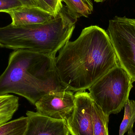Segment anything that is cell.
<instances>
[{
    "instance_id": "8",
    "label": "cell",
    "mask_w": 135,
    "mask_h": 135,
    "mask_svg": "<svg viewBox=\"0 0 135 135\" xmlns=\"http://www.w3.org/2000/svg\"><path fill=\"white\" fill-rule=\"evenodd\" d=\"M28 124L24 135H69L66 121L27 111Z\"/></svg>"
},
{
    "instance_id": "18",
    "label": "cell",
    "mask_w": 135,
    "mask_h": 135,
    "mask_svg": "<svg viewBox=\"0 0 135 135\" xmlns=\"http://www.w3.org/2000/svg\"><path fill=\"white\" fill-rule=\"evenodd\" d=\"M127 135H135V131H133V128L128 132Z\"/></svg>"
},
{
    "instance_id": "19",
    "label": "cell",
    "mask_w": 135,
    "mask_h": 135,
    "mask_svg": "<svg viewBox=\"0 0 135 135\" xmlns=\"http://www.w3.org/2000/svg\"><path fill=\"white\" fill-rule=\"evenodd\" d=\"M94 1L97 2H102L104 1H106V0H94Z\"/></svg>"
},
{
    "instance_id": "20",
    "label": "cell",
    "mask_w": 135,
    "mask_h": 135,
    "mask_svg": "<svg viewBox=\"0 0 135 135\" xmlns=\"http://www.w3.org/2000/svg\"></svg>"
},
{
    "instance_id": "17",
    "label": "cell",
    "mask_w": 135,
    "mask_h": 135,
    "mask_svg": "<svg viewBox=\"0 0 135 135\" xmlns=\"http://www.w3.org/2000/svg\"><path fill=\"white\" fill-rule=\"evenodd\" d=\"M24 6L38 7L43 9L37 0H18Z\"/></svg>"
},
{
    "instance_id": "9",
    "label": "cell",
    "mask_w": 135,
    "mask_h": 135,
    "mask_svg": "<svg viewBox=\"0 0 135 135\" xmlns=\"http://www.w3.org/2000/svg\"><path fill=\"white\" fill-rule=\"evenodd\" d=\"M10 16L13 26L43 23L51 20L56 16L38 7L21 6L4 12Z\"/></svg>"
},
{
    "instance_id": "15",
    "label": "cell",
    "mask_w": 135,
    "mask_h": 135,
    "mask_svg": "<svg viewBox=\"0 0 135 135\" xmlns=\"http://www.w3.org/2000/svg\"><path fill=\"white\" fill-rule=\"evenodd\" d=\"M42 8L44 10L53 13L55 16L57 15L63 5L62 0H37Z\"/></svg>"
},
{
    "instance_id": "1",
    "label": "cell",
    "mask_w": 135,
    "mask_h": 135,
    "mask_svg": "<svg viewBox=\"0 0 135 135\" xmlns=\"http://www.w3.org/2000/svg\"><path fill=\"white\" fill-rule=\"evenodd\" d=\"M59 78L66 89L81 92L119 65L107 32L96 25L85 28L68 41L54 59Z\"/></svg>"
},
{
    "instance_id": "16",
    "label": "cell",
    "mask_w": 135,
    "mask_h": 135,
    "mask_svg": "<svg viewBox=\"0 0 135 135\" xmlns=\"http://www.w3.org/2000/svg\"><path fill=\"white\" fill-rule=\"evenodd\" d=\"M23 6L18 0H0V12H4Z\"/></svg>"
},
{
    "instance_id": "14",
    "label": "cell",
    "mask_w": 135,
    "mask_h": 135,
    "mask_svg": "<svg viewBox=\"0 0 135 135\" xmlns=\"http://www.w3.org/2000/svg\"><path fill=\"white\" fill-rule=\"evenodd\" d=\"M124 115L120 126L119 135H124L133 128L135 123V102L128 99L124 107Z\"/></svg>"
},
{
    "instance_id": "11",
    "label": "cell",
    "mask_w": 135,
    "mask_h": 135,
    "mask_svg": "<svg viewBox=\"0 0 135 135\" xmlns=\"http://www.w3.org/2000/svg\"><path fill=\"white\" fill-rule=\"evenodd\" d=\"M109 117L94 101L93 108L94 135H109Z\"/></svg>"
},
{
    "instance_id": "13",
    "label": "cell",
    "mask_w": 135,
    "mask_h": 135,
    "mask_svg": "<svg viewBox=\"0 0 135 135\" xmlns=\"http://www.w3.org/2000/svg\"><path fill=\"white\" fill-rule=\"evenodd\" d=\"M68 9L77 18L88 17L93 10V6L91 0H62Z\"/></svg>"
},
{
    "instance_id": "12",
    "label": "cell",
    "mask_w": 135,
    "mask_h": 135,
    "mask_svg": "<svg viewBox=\"0 0 135 135\" xmlns=\"http://www.w3.org/2000/svg\"><path fill=\"white\" fill-rule=\"evenodd\" d=\"M28 117H22L0 126V135H24L28 124Z\"/></svg>"
},
{
    "instance_id": "7",
    "label": "cell",
    "mask_w": 135,
    "mask_h": 135,
    "mask_svg": "<svg viewBox=\"0 0 135 135\" xmlns=\"http://www.w3.org/2000/svg\"><path fill=\"white\" fill-rule=\"evenodd\" d=\"M35 105L36 112L40 115L66 120L74 110V94L66 89L51 91L40 98Z\"/></svg>"
},
{
    "instance_id": "6",
    "label": "cell",
    "mask_w": 135,
    "mask_h": 135,
    "mask_svg": "<svg viewBox=\"0 0 135 135\" xmlns=\"http://www.w3.org/2000/svg\"><path fill=\"white\" fill-rule=\"evenodd\" d=\"M75 106L66 125L71 135H94L93 108L94 101L88 92H77Z\"/></svg>"
},
{
    "instance_id": "4",
    "label": "cell",
    "mask_w": 135,
    "mask_h": 135,
    "mask_svg": "<svg viewBox=\"0 0 135 135\" xmlns=\"http://www.w3.org/2000/svg\"><path fill=\"white\" fill-rule=\"evenodd\" d=\"M132 81L127 72L117 66L98 79L89 89L92 99L110 115L121 112L133 88Z\"/></svg>"
},
{
    "instance_id": "3",
    "label": "cell",
    "mask_w": 135,
    "mask_h": 135,
    "mask_svg": "<svg viewBox=\"0 0 135 135\" xmlns=\"http://www.w3.org/2000/svg\"><path fill=\"white\" fill-rule=\"evenodd\" d=\"M77 17L63 5L54 19L43 23L0 27V47L24 49L53 58L71 37Z\"/></svg>"
},
{
    "instance_id": "2",
    "label": "cell",
    "mask_w": 135,
    "mask_h": 135,
    "mask_svg": "<svg viewBox=\"0 0 135 135\" xmlns=\"http://www.w3.org/2000/svg\"><path fill=\"white\" fill-rule=\"evenodd\" d=\"M55 58L29 50L13 51L0 75V94H15L35 105L48 93L66 89L59 78Z\"/></svg>"
},
{
    "instance_id": "5",
    "label": "cell",
    "mask_w": 135,
    "mask_h": 135,
    "mask_svg": "<svg viewBox=\"0 0 135 135\" xmlns=\"http://www.w3.org/2000/svg\"><path fill=\"white\" fill-rule=\"evenodd\" d=\"M119 65L135 81V19L115 16L107 31Z\"/></svg>"
},
{
    "instance_id": "10",
    "label": "cell",
    "mask_w": 135,
    "mask_h": 135,
    "mask_svg": "<svg viewBox=\"0 0 135 135\" xmlns=\"http://www.w3.org/2000/svg\"><path fill=\"white\" fill-rule=\"evenodd\" d=\"M19 106L18 97L9 94H0V126L10 121Z\"/></svg>"
}]
</instances>
